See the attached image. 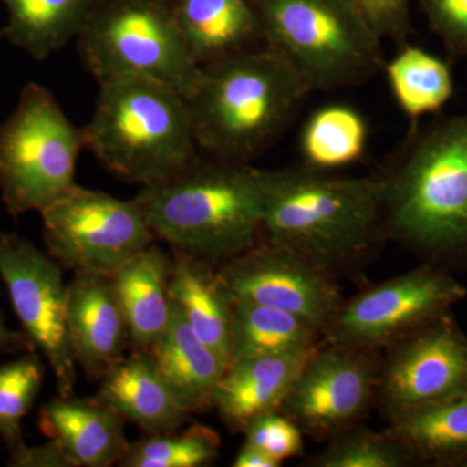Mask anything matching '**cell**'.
<instances>
[{
	"mask_svg": "<svg viewBox=\"0 0 467 467\" xmlns=\"http://www.w3.org/2000/svg\"><path fill=\"white\" fill-rule=\"evenodd\" d=\"M245 442L281 463L303 451V431L281 411H270L252 420L243 430Z\"/></svg>",
	"mask_w": 467,
	"mask_h": 467,
	"instance_id": "31",
	"label": "cell"
},
{
	"mask_svg": "<svg viewBox=\"0 0 467 467\" xmlns=\"http://www.w3.org/2000/svg\"><path fill=\"white\" fill-rule=\"evenodd\" d=\"M184 45L199 67L265 45L251 0H171Z\"/></svg>",
	"mask_w": 467,
	"mask_h": 467,
	"instance_id": "18",
	"label": "cell"
},
{
	"mask_svg": "<svg viewBox=\"0 0 467 467\" xmlns=\"http://www.w3.org/2000/svg\"><path fill=\"white\" fill-rule=\"evenodd\" d=\"M367 144V121L346 104H328L316 110L300 137L304 165L322 171L355 164L364 156Z\"/></svg>",
	"mask_w": 467,
	"mask_h": 467,
	"instance_id": "27",
	"label": "cell"
},
{
	"mask_svg": "<svg viewBox=\"0 0 467 467\" xmlns=\"http://www.w3.org/2000/svg\"><path fill=\"white\" fill-rule=\"evenodd\" d=\"M377 177L384 238L427 265L467 270V110L411 125Z\"/></svg>",
	"mask_w": 467,
	"mask_h": 467,
	"instance_id": "1",
	"label": "cell"
},
{
	"mask_svg": "<svg viewBox=\"0 0 467 467\" xmlns=\"http://www.w3.org/2000/svg\"><path fill=\"white\" fill-rule=\"evenodd\" d=\"M386 349L376 399L389 420L467 393V335L451 312L420 326Z\"/></svg>",
	"mask_w": 467,
	"mask_h": 467,
	"instance_id": "11",
	"label": "cell"
},
{
	"mask_svg": "<svg viewBox=\"0 0 467 467\" xmlns=\"http://www.w3.org/2000/svg\"><path fill=\"white\" fill-rule=\"evenodd\" d=\"M377 352L322 342L304 361L279 411L318 441L358 425L376 400Z\"/></svg>",
	"mask_w": 467,
	"mask_h": 467,
	"instance_id": "13",
	"label": "cell"
},
{
	"mask_svg": "<svg viewBox=\"0 0 467 467\" xmlns=\"http://www.w3.org/2000/svg\"><path fill=\"white\" fill-rule=\"evenodd\" d=\"M234 467H279L281 463L270 459L264 451L244 442L233 462Z\"/></svg>",
	"mask_w": 467,
	"mask_h": 467,
	"instance_id": "36",
	"label": "cell"
},
{
	"mask_svg": "<svg viewBox=\"0 0 467 467\" xmlns=\"http://www.w3.org/2000/svg\"><path fill=\"white\" fill-rule=\"evenodd\" d=\"M312 350L230 362L213 399V408L223 422L233 431L242 432L254 418L279 411Z\"/></svg>",
	"mask_w": 467,
	"mask_h": 467,
	"instance_id": "17",
	"label": "cell"
},
{
	"mask_svg": "<svg viewBox=\"0 0 467 467\" xmlns=\"http://www.w3.org/2000/svg\"><path fill=\"white\" fill-rule=\"evenodd\" d=\"M309 92L291 61L265 43L201 67L184 99L199 150L250 164L282 133Z\"/></svg>",
	"mask_w": 467,
	"mask_h": 467,
	"instance_id": "3",
	"label": "cell"
},
{
	"mask_svg": "<svg viewBox=\"0 0 467 467\" xmlns=\"http://www.w3.org/2000/svg\"><path fill=\"white\" fill-rule=\"evenodd\" d=\"M77 45L99 82L143 77L186 98L201 72L184 45L171 0H99Z\"/></svg>",
	"mask_w": 467,
	"mask_h": 467,
	"instance_id": "7",
	"label": "cell"
},
{
	"mask_svg": "<svg viewBox=\"0 0 467 467\" xmlns=\"http://www.w3.org/2000/svg\"><path fill=\"white\" fill-rule=\"evenodd\" d=\"M217 272L233 300L299 316L322 333L344 300L333 273L264 242L223 261Z\"/></svg>",
	"mask_w": 467,
	"mask_h": 467,
	"instance_id": "14",
	"label": "cell"
},
{
	"mask_svg": "<svg viewBox=\"0 0 467 467\" xmlns=\"http://www.w3.org/2000/svg\"><path fill=\"white\" fill-rule=\"evenodd\" d=\"M221 438L211 427L192 425L162 434L144 435L130 442L122 467H201L220 454Z\"/></svg>",
	"mask_w": 467,
	"mask_h": 467,
	"instance_id": "28",
	"label": "cell"
},
{
	"mask_svg": "<svg viewBox=\"0 0 467 467\" xmlns=\"http://www.w3.org/2000/svg\"><path fill=\"white\" fill-rule=\"evenodd\" d=\"M260 242L295 252L328 272L362 263L382 242L377 175L346 177L299 168L263 171Z\"/></svg>",
	"mask_w": 467,
	"mask_h": 467,
	"instance_id": "2",
	"label": "cell"
},
{
	"mask_svg": "<svg viewBox=\"0 0 467 467\" xmlns=\"http://www.w3.org/2000/svg\"><path fill=\"white\" fill-rule=\"evenodd\" d=\"M0 278L24 333L54 371L58 396L75 395L77 364L60 264L23 236L0 232Z\"/></svg>",
	"mask_w": 467,
	"mask_h": 467,
	"instance_id": "12",
	"label": "cell"
},
{
	"mask_svg": "<svg viewBox=\"0 0 467 467\" xmlns=\"http://www.w3.org/2000/svg\"><path fill=\"white\" fill-rule=\"evenodd\" d=\"M45 373V364L36 350L0 365V439L9 456L26 444L23 420L41 392Z\"/></svg>",
	"mask_w": 467,
	"mask_h": 467,
	"instance_id": "29",
	"label": "cell"
},
{
	"mask_svg": "<svg viewBox=\"0 0 467 467\" xmlns=\"http://www.w3.org/2000/svg\"><path fill=\"white\" fill-rule=\"evenodd\" d=\"M171 303L202 343L232 362L233 299L211 261L174 252L169 275Z\"/></svg>",
	"mask_w": 467,
	"mask_h": 467,
	"instance_id": "21",
	"label": "cell"
},
{
	"mask_svg": "<svg viewBox=\"0 0 467 467\" xmlns=\"http://www.w3.org/2000/svg\"><path fill=\"white\" fill-rule=\"evenodd\" d=\"M461 467H467V460L465 461V462L462 463V466Z\"/></svg>",
	"mask_w": 467,
	"mask_h": 467,
	"instance_id": "37",
	"label": "cell"
},
{
	"mask_svg": "<svg viewBox=\"0 0 467 467\" xmlns=\"http://www.w3.org/2000/svg\"><path fill=\"white\" fill-rule=\"evenodd\" d=\"M418 465L413 454L389 432L358 425L330 439L327 447L309 460L313 467H408Z\"/></svg>",
	"mask_w": 467,
	"mask_h": 467,
	"instance_id": "30",
	"label": "cell"
},
{
	"mask_svg": "<svg viewBox=\"0 0 467 467\" xmlns=\"http://www.w3.org/2000/svg\"><path fill=\"white\" fill-rule=\"evenodd\" d=\"M8 20L0 36L42 61L77 39L99 0H0Z\"/></svg>",
	"mask_w": 467,
	"mask_h": 467,
	"instance_id": "24",
	"label": "cell"
},
{
	"mask_svg": "<svg viewBox=\"0 0 467 467\" xmlns=\"http://www.w3.org/2000/svg\"><path fill=\"white\" fill-rule=\"evenodd\" d=\"M39 427L76 467H109L128 450L125 420L98 398L58 396L39 411Z\"/></svg>",
	"mask_w": 467,
	"mask_h": 467,
	"instance_id": "16",
	"label": "cell"
},
{
	"mask_svg": "<svg viewBox=\"0 0 467 467\" xmlns=\"http://www.w3.org/2000/svg\"><path fill=\"white\" fill-rule=\"evenodd\" d=\"M451 58L467 57V0H418Z\"/></svg>",
	"mask_w": 467,
	"mask_h": 467,
	"instance_id": "32",
	"label": "cell"
},
{
	"mask_svg": "<svg viewBox=\"0 0 467 467\" xmlns=\"http://www.w3.org/2000/svg\"></svg>",
	"mask_w": 467,
	"mask_h": 467,
	"instance_id": "38",
	"label": "cell"
},
{
	"mask_svg": "<svg viewBox=\"0 0 467 467\" xmlns=\"http://www.w3.org/2000/svg\"><path fill=\"white\" fill-rule=\"evenodd\" d=\"M156 239L174 252L223 263L261 239L260 169L245 162L196 158L135 196Z\"/></svg>",
	"mask_w": 467,
	"mask_h": 467,
	"instance_id": "4",
	"label": "cell"
},
{
	"mask_svg": "<svg viewBox=\"0 0 467 467\" xmlns=\"http://www.w3.org/2000/svg\"><path fill=\"white\" fill-rule=\"evenodd\" d=\"M386 431L418 465L461 467L467 460V393L392 418Z\"/></svg>",
	"mask_w": 467,
	"mask_h": 467,
	"instance_id": "23",
	"label": "cell"
},
{
	"mask_svg": "<svg viewBox=\"0 0 467 467\" xmlns=\"http://www.w3.org/2000/svg\"><path fill=\"white\" fill-rule=\"evenodd\" d=\"M324 342L308 319L269 306L233 300L232 361L254 356L308 352Z\"/></svg>",
	"mask_w": 467,
	"mask_h": 467,
	"instance_id": "25",
	"label": "cell"
},
{
	"mask_svg": "<svg viewBox=\"0 0 467 467\" xmlns=\"http://www.w3.org/2000/svg\"><path fill=\"white\" fill-rule=\"evenodd\" d=\"M30 350L36 349L29 337L24 331L11 330L5 325V316L0 312V355L3 353L15 355V353L30 352Z\"/></svg>",
	"mask_w": 467,
	"mask_h": 467,
	"instance_id": "35",
	"label": "cell"
},
{
	"mask_svg": "<svg viewBox=\"0 0 467 467\" xmlns=\"http://www.w3.org/2000/svg\"><path fill=\"white\" fill-rule=\"evenodd\" d=\"M147 353L160 376L190 414L213 408L214 392L227 365L196 337L174 304L167 330Z\"/></svg>",
	"mask_w": 467,
	"mask_h": 467,
	"instance_id": "20",
	"label": "cell"
},
{
	"mask_svg": "<svg viewBox=\"0 0 467 467\" xmlns=\"http://www.w3.org/2000/svg\"><path fill=\"white\" fill-rule=\"evenodd\" d=\"M67 334L77 367L101 379L130 344L128 322L112 278L75 273L67 285Z\"/></svg>",
	"mask_w": 467,
	"mask_h": 467,
	"instance_id": "15",
	"label": "cell"
},
{
	"mask_svg": "<svg viewBox=\"0 0 467 467\" xmlns=\"http://www.w3.org/2000/svg\"><path fill=\"white\" fill-rule=\"evenodd\" d=\"M380 41L402 43L411 36L410 5L414 0H348Z\"/></svg>",
	"mask_w": 467,
	"mask_h": 467,
	"instance_id": "33",
	"label": "cell"
},
{
	"mask_svg": "<svg viewBox=\"0 0 467 467\" xmlns=\"http://www.w3.org/2000/svg\"><path fill=\"white\" fill-rule=\"evenodd\" d=\"M383 70L396 103L411 125L420 117L438 113L453 95L450 63L417 46L402 45Z\"/></svg>",
	"mask_w": 467,
	"mask_h": 467,
	"instance_id": "26",
	"label": "cell"
},
{
	"mask_svg": "<svg viewBox=\"0 0 467 467\" xmlns=\"http://www.w3.org/2000/svg\"><path fill=\"white\" fill-rule=\"evenodd\" d=\"M171 257L152 243L110 276L125 313L134 350L147 352L171 322Z\"/></svg>",
	"mask_w": 467,
	"mask_h": 467,
	"instance_id": "22",
	"label": "cell"
},
{
	"mask_svg": "<svg viewBox=\"0 0 467 467\" xmlns=\"http://www.w3.org/2000/svg\"><path fill=\"white\" fill-rule=\"evenodd\" d=\"M266 43L281 51L312 91L367 84L384 60L382 41L348 0H251Z\"/></svg>",
	"mask_w": 467,
	"mask_h": 467,
	"instance_id": "6",
	"label": "cell"
},
{
	"mask_svg": "<svg viewBox=\"0 0 467 467\" xmlns=\"http://www.w3.org/2000/svg\"><path fill=\"white\" fill-rule=\"evenodd\" d=\"M466 297V288L451 273L423 264L343 300L325 328L324 342L348 348H387L451 312Z\"/></svg>",
	"mask_w": 467,
	"mask_h": 467,
	"instance_id": "10",
	"label": "cell"
},
{
	"mask_svg": "<svg viewBox=\"0 0 467 467\" xmlns=\"http://www.w3.org/2000/svg\"><path fill=\"white\" fill-rule=\"evenodd\" d=\"M51 257L75 273L112 276L155 242L138 202L75 186L41 212Z\"/></svg>",
	"mask_w": 467,
	"mask_h": 467,
	"instance_id": "9",
	"label": "cell"
},
{
	"mask_svg": "<svg viewBox=\"0 0 467 467\" xmlns=\"http://www.w3.org/2000/svg\"><path fill=\"white\" fill-rule=\"evenodd\" d=\"M85 149L119 178L150 186L180 173L198 158L187 101L171 86L117 77L99 82Z\"/></svg>",
	"mask_w": 467,
	"mask_h": 467,
	"instance_id": "5",
	"label": "cell"
},
{
	"mask_svg": "<svg viewBox=\"0 0 467 467\" xmlns=\"http://www.w3.org/2000/svg\"><path fill=\"white\" fill-rule=\"evenodd\" d=\"M8 466L14 467H76L57 441H48L42 445H24L9 456Z\"/></svg>",
	"mask_w": 467,
	"mask_h": 467,
	"instance_id": "34",
	"label": "cell"
},
{
	"mask_svg": "<svg viewBox=\"0 0 467 467\" xmlns=\"http://www.w3.org/2000/svg\"><path fill=\"white\" fill-rule=\"evenodd\" d=\"M81 129L67 119L52 92L29 82L0 125V196L11 216L38 212L75 186Z\"/></svg>",
	"mask_w": 467,
	"mask_h": 467,
	"instance_id": "8",
	"label": "cell"
},
{
	"mask_svg": "<svg viewBox=\"0 0 467 467\" xmlns=\"http://www.w3.org/2000/svg\"><path fill=\"white\" fill-rule=\"evenodd\" d=\"M97 398L144 435L182 429L190 417L143 350L119 359L101 378Z\"/></svg>",
	"mask_w": 467,
	"mask_h": 467,
	"instance_id": "19",
	"label": "cell"
}]
</instances>
